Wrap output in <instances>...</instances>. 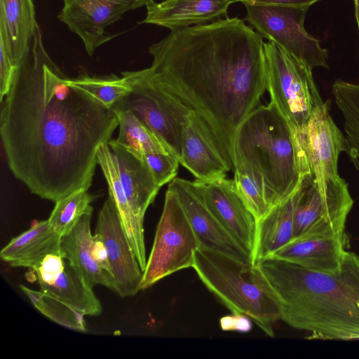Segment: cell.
I'll return each mask as SVG.
<instances>
[{
	"instance_id": "484cf974",
	"label": "cell",
	"mask_w": 359,
	"mask_h": 359,
	"mask_svg": "<svg viewBox=\"0 0 359 359\" xmlns=\"http://www.w3.org/2000/svg\"><path fill=\"white\" fill-rule=\"evenodd\" d=\"M118 119L119 133L115 142L139 158L147 153L172 154L168 147L133 112L117 102L112 107ZM173 155V154H172Z\"/></svg>"
},
{
	"instance_id": "d6986e66",
	"label": "cell",
	"mask_w": 359,
	"mask_h": 359,
	"mask_svg": "<svg viewBox=\"0 0 359 359\" xmlns=\"http://www.w3.org/2000/svg\"><path fill=\"white\" fill-rule=\"evenodd\" d=\"M38 26L33 0H0V43L17 68L28 57Z\"/></svg>"
},
{
	"instance_id": "2e32d148",
	"label": "cell",
	"mask_w": 359,
	"mask_h": 359,
	"mask_svg": "<svg viewBox=\"0 0 359 359\" xmlns=\"http://www.w3.org/2000/svg\"><path fill=\"white\" fill-rule=\"evenodd\" d=\"M168 187L176 194L199 248L253 264L252 256L237 243L208 208L193 181L175 177Z\"/></svg>"
},
{
	"instance_id": "3957f363",
	"label": "cell",
	"mask_w": 359,
	"mask_h": 359,
	"mask_svg": "<svg viewBox=\"0 0 359 359\" xmlns=\"http://www.w3.org/2000/svg\"><path fill=\"white\" fill-rule=\"evenodd\" d=\"M280 305V320L309 339H359V255L346 250L341 268L317 272L268 257L257 264Z\"/></svg>"
},
{
	"instance_id": "ba28073f",
	"label": "cell",
	"mask_w": 359,
	"mask_h": 359,
	"mask_svg": "<svg viewBox=\"0 0 359 359\" xmlns=\"http://www.w3.org/2000/svg\"><path fill=\"white\" fill-rule=\"evenodd\" d=\"M353 205L348 184L340 176L317 182L312 173L306 175L297 191L294 238L329 236L347 241L346 222Z\"/></svg>"
},
{
	"instance_id": "6da1fadb",
	"label": "cell",
	"mask_w": 359,
	"mask_h": 359,
	"mask_svg": "<svg viewBox=\"0 0 359 359\" xmlns=\"http://www.w3.org/2000/svg\"><path fill=\"white\" fill-rule=\"evenodd\" d=\"M68 79L46 51L38 26L31 52L1 101L9 169L32 194L53 203L88 190L98 149L118 126L112 108Z\"/></svg>"
},
{
	"instance_id": "ffe728a7",
	"label": "cell",
	"mask_w": 359,
	"mask_h": 359,
	"mask_svg": "<svg viewBox=\"0 0 359 359\" xmlns=\"http://www.w3.org/2000/svg\"><path fill=\"white\" fill-rule=\"evenodd\" d=\"M347 241L336 236H304L294 238L269 257L304 269L333 273L341 268Z\"/></svg>"
},
{
	"instance_id": "30bf717a",
	"label": "cell",
	"mask_w": 359,
	"mask_h": 359,
	"mask_svg": "<svg viewBox=\"0 0 359 359\" xmlns=\"http://www.w3.org/2000/svg\"><path fill=\"white\" fill-rule=\"evenodd\" d=\"M244 5L245 20L262 37L276 42L311 69H329L327 50L304 26L309 6Z\"/></svg>"
},
{
	"instance_id": "44dd1931",
	"label": "cell",
	"mask_w": 359,
	"mask_h": 359,
	"mask_svg": "<svg viewBox=\"0 0 359 359\" xmlns=\"http://www.w3.org/2000/svg\"><path fill=\"white\" fill-rule=\"evenodd\" d=\"M93 211L90 205L74 229L61 237V255L78 268L90 287L102 285L114 291L113 278L97 264L93 257V235L90 230Z\"/></svg>"
},
{
	"instance_id": "4dcf8cb0",
	"label": "cell",
	"mask_w": 359,
	"mask_h": 359,
	"mask_svg": "<svg viewBox=\"0 0 359 359\" xmlns=\"http://www.w3.org/2000/svg\"><path fill=\"white\" fill-rule=\"evenodd\" d=\"M233 170L237 191L257 222L271 208L266 200L262 182L248 169L234 168Z\"/></svg>"
},
{
	"instance_id": "d590c367",
	"label": "cell",
	"mask_w": 359,
	"mask_h": 359,
	"mask_svg": "<svg viewBox=\"0 0 359 359\" xmlns=\"http://www.w3.org/2000/svg\"><path fill=\"white\" fill-rule=\"evenodd\" d=\"M244 4L274 5L283 6H309L319 0H236Z\"/></svg>"
},
{
	"instance_id": "277c9868",
	"label": "cell",
	"mask_w": 359,
	"mask_h": 359,
	"mask_svg": "<svg viewBox=\"0 0 359 359\" xmlns=\"http://www.w3.org/2000/svg\"><path fill=\"white\" fill-rule=\"evenodd\" d=\"M231 161L232 168H245L259 177L271 208L292 194L311 174L295 131L271 102L260 104L241 124Z\"/></svg>"
},
{
	"instance_id": "f1b7e54d",
	"label": "cell",
	"mask_w": 359,
	"mask_h": 359,
	"mask_svg": "<svg viewBox=\"0 0 359 359\" xmlns=\"http://www.w3.org/2000/svg\"><path fill=\"white\" fill-rule=\"evenodd\" d=\"M20 288L33 306L50 320L75 331H86L82 313L41 290H34L22 285H20Z\"/></svg>"
},
{
	"instance_id": "5b68a950",
	"label": "cell",
	"mask_w": 359,
	"mask_h": 359,
	"mask_svg": "<svg viewBox=\"0 0 359 359\" xmlns=\"http://www.w3.org/2000/svg\"><path fill=\"white\" fill-rule=\"evenodd\" d=\"M205 286L232 313L248 316L267 335L280 320V305L257 264L198 248L192 266Z\"/></svg>"
},
{
	"instance_id": "52a82bcc",
	"label": "cell",
	"mask_w": 359,
	"mask_h": 359,
	"mask_svg": "<svg viewBox=\"0 0 359 359\" xmlns=\"http://www.w3.org/2000/svg\"><path fill=\"white\" fill-rule=\"evenodd\" d=\"M132 92L118 102L130 109L180 161L181 134L192 109L145 70L121 72Z\"/></svg>"
},
{
	"instance_id": "603a6c76",
	"label": "cell",
	"mask_w": 359,
	"mask_h": 359,
	"mask_svg": "<svg viewBox=\"0 0 359 359\" xmlns=\"http://www.w3.org/2000/svg\"><path fill=\"white\" fill-rule=\"evenodd\" d=\"M298 189L273 206L257 222L254 264L271 256L294 238V212Z\"/></svg>"
},
{
	"instance_id": "4fadbf2b",
	"label": "cell",
	"mask_w": 359,
	"mask_h": 359,
	"mask_svg": "<svg viewBox=\"0 0 359 359\" xmlns=\"http://www.w3.org/2000/svg\"><path fill=\"white\" fill-rule=\"evenodd\" d=\"M295 133L302 156L316 182L339 177L338 160L340 154L346 151V141L330 115V100L313 111L302 131Z\"/></svg>"
},
{
	"instance_id": "7c38bea8",
	"label": "cell",
	"mask_w": 359,
	"mask_h": 359,
	"mask_svg": "<svg viewBox=\"0 0 359 359\" xmlns=\"http://www.w3.org/2000/svg\"><path fill=\"white\" fill-rule=\"evenodd\" d=\"M94 235L105 247L114 279V292L121 297L136 294L140 290L143 271L109 194L98 212Z\"/></svg>"
},
{
	"instance_id": "cb8c5ba5",
	"label": "cell",
	"mask_w": 359,
	"mask_h": 359,
	"mask_svg": "<svg viewBox=\"0 0 359 359\" xmlns=\"http://www.w3.org/2000/svg\"><path fill=\"white\" fill-rule=\"evenodd\" d=\"M98 165L109 186V194L111 196L119 212L123 227L131 247L137 257L142 271L147 265L144 236L137 230L135 219L126 198L116 158L108 142L102 144L97 154Z\"/></svg>"
},
{
	"instance_id": "9c48e42d",
	"label": "cell",
	"mask_w": 359,
	"mask_h": 359,
	"mask_svg": "<svg viewBox=\"0 0 359 359\" xmlns=\"http://www.w3.org/2000/svg\"><path fill=\"white\" fill-rule=\"evenodd\" d=\"M198 248L196 236L176 194L168 187L140 290L147 289L175 272L192 268Z\"/></svg>"
},
{
	"instance_id": "e575fe53",
	"label": "cell",
	"mask_w": 359,
	"mask_h": 359,
	"mask_svg": "<svg viewBox=\"0 0 359 359\" xmlns=\"http://www.w3.org/2000/svg\"><path fill=\"white\" fill-rule=\"evenodd\" d=\"M252 320L247 316L234 313L220 318L219 325L223 331H235L241 333L250 332L252 327Z\"/></svg>"
},
{
	"instance_id": "d6a6232c",
	"label": "cell",
	"mask_w": 359,
	"mask_h": 359,
	"mask_svg": "<svg viewBox=\"0 0 359 359\" xmlns=\"http://www.w3.org/2000/svg\"><path fill=\"white\" fill-rule=\"evenodd\" d=\"M65 258L61 254H50L47 255L39 266L34 269L39 284H49L53 283L63 271Z\"/></svg>"
},
{
	"instance_id": "1f68e13d",
	"label": "cell",
	"mask_w": 359,
	"mask_h": 359,
	"mask_svg": "<svg viewBox=\"0 0 359 359\" xmlns=\"http://www.w3.org/2000/svg\"><path fill=\"white\" fill-rule=\"evenodd\" d=\"M148 168L154 182L161 187L176 177L180 161L169 153L151 152L140 158Z\"/></svg>"
},
{
	"instance_id": "9a60e30c",
	"label": "cell",
	"mask_w": 359,
	"mask_h": 359,
	"mask_svg": "<svg viewBox=\"0 0 359 359\" xmlns=\"http://www.w3.org/2000/svg\"><path fill=\"white\" fill-rule=\"evenodd\" d=\"M180 163L196 180L226 176L232 161L204 118L191 111L181 134Z\"/></svg>"
},
{
	"instance_id": "5bb4252c",
	"label": "cell",
	"mask_w": 359,
	"mask_h": 359,
	"mask_svg": "<svg viewBox=\"0 0 359 359\" xmlns=\"http://www.w3.org/2000/svg\"><path fill=\"white\" fill-rule=\"evenodd\" d=\"M193 182L208 208L252 257L257 220L237 191L233 180L223 177L212 180L196 179Z\"/></svg>"
},
{
	"instance_id": "7a4b0ae2",
	"label": "cell",
	"mask_w": 359,
	"mask_h": 359,
	"mask_svg": "<svg viewBox=\"0 0 359 359\" xmlns=\"http://www.w3.org/2000/svg\"><path fill=\"white\" fill-rule=\"evenodd\" d=\"M264 43L227 17L170 31L149 46L145 70L204 118L231 159L237 130L266 90Z\"/></svg>"
},
{
	"instance_id": "ac0fdd59",
	"label": "cell",
	"mask_w": 359,
	"mask_h": 359,
	"mask_svg": "<svg viewBox=\"0 0 359 359\" xmlns=\"http://www.w3.org/2000/svg\"><path fill=\"white\" fill-rule=\"evenodd\" d=\"M118 164L121 183L140 233L144 236V219L160 187L154 182L145 163L115 142H108Z\"/></svg>"
},
{
	"instance_id": "e0dca14e",
	"label": "cell",
	"mask_w": 359,
	"mask_h": 359,
	"mask_svg": "<svg viewBox=\"0 0 359 359\" xmlns=\"http://www.w3.org/2000/svg\"><path fill=\"white\" fill-rule=\"evenodd\" d=\"M233 0H153L147 6V15L140 23L166 27L170 31L204 25L227 18Z\"/></svg>"
},
{
	"instance_id": "836d02e7",
	"label": "cell",
	"mask_w": 359,
	"mask_h": 359,
	"mask_svg": "<svg viewBox=\"0 0 359 359\" xmlns=\"http://www.w3.org/2000/svg\"><path fill=\"white\" fill-rule=\"evenodd\" d=\"M19 69L12 63L5 47L0 43V101L8 93Z\"/></svg>"
},
{
	"instance_id": "83f0119b",
	"label": "cell",
	"mask_w": 359,
	"mask_h": 359,
	"mask_svg": "<svg viewBox=\"0 0 359 359\" xmlns=\"http://www.w3.org/2000/svg\"><path fill=\"white\" fill-rule=\"evenodd\" d=\"M68 83L108 108H112L133 90L130 85L123 76L118 77L115 74L104 76L84 74L74 79H68Z\"/></svg>"
},
{
	"instance_id": "7402d4cb",
	"label": "cell",
	"mask_w": 359,
	"mask_h": 359,
	"mask_svg": "<svg viewBox=\"0 0 359 359\" xmlns=\"http://www.w3.org/2000/svg\"><path fill=\"white\" fill-rule=\"evenodd\" d=\"M61 237L48 219L42 220L13 238L2 248L0 257L11 266L34 270L47 255L61 254Z\"/></svg>"
},
{
	"instance_id": "8fae6325",
	"label": "cell",
	"mask_w": 359,
	"mask_h": 359,
	"mask_svg": "<svg viewBox=\"0 0 359 359\" xmlns=\"http://www.w3.org/2000/svg\"><path fill=\"white\" fill-rule=\"evenodd\" d=\"M153 0H63L57 15L82 41L91 56L95 50L116 35L105 32L128 11L146 6Z\"/></svg>"
},
{
	"instance_id": "4316f807",
	"label": "cell",
	"mask_w": 359,
	"mask_h": 359,
	"mask_svg": "<svg viewBox=\"0 0 359 359\" xmlns=\"http://www.w3.org/2000/svg\"><path fill=\"white\" fill-rule=\"evenodd\" d=\"M332 94L344 117L346 152L359 170V84L337 80Z\"/></svg>"
},
{
	"instance_id": "74e56055",
	"label": "cell",
	"mask_w": 359,
	"mask_h": 359,
	"mask_svg": "<svg viewBox=\"0 0 359 359\" xmlns=\"http://www.w3.org/2000/svg\"><path fill=\"white\" fill-rule=\"evenodd\" d=\"M353 1H354L355 7H357L359 8V0H353Z\"/></svg>"
},
{
	"instance_id": "8992f818",
	"label": "cell",
	"mask_w": 359,
	"mask_h": 359,
	"mask_svg": "<svg viewBox=\"0 0 359 359\" xmlns=\"http://www.w3.org/2000/svg\"><path fill=\"white\" fill-rule=\"evenodd\" d=\"M266 90L295 131H302L313 111L323 104L312 69L273 41L264 43Z\"/></svg>"
},
{
	"instance_id": "8d00e7d4",
	"label": "cell",
	"mask_w": 359,
	"mask_h": 359,
	"mask_svg": "<svg viewBox=\"0 0 359 359\" xmlns=\"http://www.w3.org/2000/svg\"><path fill=\"white\" fill-rule=\"evenodd\" d=\"M355 18L358 23V27L359 29V8L357 7H355Z\"/></svg>"
},
{
	"instance_id": "f546056e",
	"label": "cell",
	"mask_w": 359,
	"mask_h": 359,
	"mask_svg": "<svg viewBox=\"0 0 359 359\" xmlns=\"http://www.w3.org/2000/svg\"><path fill=\"white\" fill-rule=\"evenodd\" d=\"M94 196L88 190L79 189L57 201L48 220L50 226L61 236L70 232L86 212Z\"/></svg>"
},
{
	"instance_id": "d4e9b609",
	"label": "cell",
	"mask_w": 359,
	"mask_h": 359,
	"mask_svg": "<svg viewBox=\"0 0 359 359\" xmlns=\"http://www.w3.org/2000/svg\"><path fill=\"white\" fill-rule=\"evenodd\" d=\"M40 290L60 300L84 316H99L102 313L100 300L86 282L83 275L65 259L63 271L51 283L41 284Z\"/></svg>"
}]
</instances>
